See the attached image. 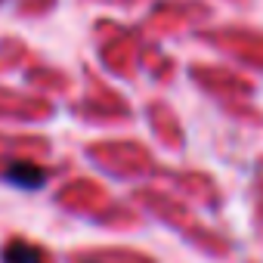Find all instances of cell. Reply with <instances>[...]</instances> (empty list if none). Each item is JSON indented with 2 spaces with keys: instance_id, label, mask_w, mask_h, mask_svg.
Returning a JSON list of instances; mask_svg holds the SVG:
<instances>
[{
  "instance_id": "cell-1",
  "label": "cell",
  "mask_w": 263,
  "mask_h": 263,
  "mask_svg": "<svg viewBox=\"0 0 263 263\" xmlns=\"http://www.w3.org/2000/svg\"><path fill=\"white\" fill-rule=\"evenodd\" d=\"M7 183L19 186V189H41L47 183V171L34 161H13L7 171H4Z\"/></svg>"
},
{
  "instance_id": "cell-2",
  "label": "cell",
  "mask_w": 263,
  "mask_h": 263,
  "mask_svg": "<svg viewBox=\"0 0 263 263\" xmlns=\"http://www.w3.org/2000/svg\"><path fill=\"white\" fill-rule=\"evenodd\" d=\"M4 263H44V254L28 241H10L4 248Z\"/></svg>"
}]
</instances>
